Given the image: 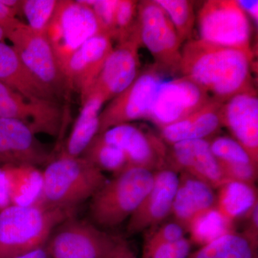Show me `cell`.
<instances>
[{
  "instance_id": "obj_20",
  "label": "cell",
  "mask_w": 258,
  "mask_h": 258,
  "mask_svg": "<svg viewBox=\"0 0 258 258\" xmlns=\"http://www.w3.org/2000/svg\"><path fill=\"white\" fill-rule=\"evenodd\" d=\"M217 193L208 183L186 173H179L170 215L188 232L198 217L216 207Z\"/></svg>"
},
{
  "instance_id": "obj_28",
  "label": "cell",
  "mask_w": 258,
  "mask_h": 258,
  "mask_svg": "<svg viewBox=\"0 0 258 258\" xmlns=\"http://www.w3.org/2000/svg\"><path fill=\"white\" fill-rule=\"evenodd\" d=\"M232 224L224 220L216 209H212L198 217L191 223L189 231L191 242L202 244L208 243L227 232H232Z\"/></svg>"
},
{
  "instance_id": "obj_13",
  "label": "cell",
  "mask_w": 258,
  "mask_h": 258,
  "mask_svg": "<svg viewBox=\"0 0 258 258\" xmlns=\"http://www.w3.org/2000/svg\"><path fill=\"white\" fill-rule=\"evenodd\" d=\"M141 45L137 26L130 38L118 43L111 51L86 97L96 94L106 102L128 88L141 73L139 57Z\"/></svg>"
},
{
  "instance_id": "obj_33",
  "label": "cell",
  "mask_w": 258,
  "mask_h": 258,
  "mask_svg": "<svg viewBox=\"0 0 258 258\" xmlns=\"http://www.w3.org/2000/svg\"><path fill=\"white\" fill-rule=\"evenodd\" d=\"M191 240L186 237L169 243L144 246L142 258H187L191 252Z\"/></svg>"
},
{
  "instance_id": "obj_5",
  "label": "cell",
  "mask_w": 258,
  "mask_h": 258,
  "mask_svg": "<svg viewBox=\"0 0 258 258\" xmlns=\"http://www.w3.org/2000/svg\"><path fill=\"white\" fill-rule=\"evenodd\" d=\"M7 39L24 66L52 96H67L71 88L45 33L18 20Z\"/></svg>"
},
{
  "instance_id": "obj_10",
  "label": "cell",
  "mask_w": 258,
  "mask_h": 258,
  "mask_svg": "<svg viewBox=\"0 0 258 258\" xmlns=\"http://www.w3.org/2000/svg\"><path fill=\"white\" fill-rule=\"evenodd\" d=\"M164 70L156 64L141 71L128 88L113 98L100 114L98 134L115 125L147 119Z\"/></svg>"
},
{
  "instance_id": "obj_34",
  "label": "cell",
  "mask_w": 258,
  "mask_h": 258,
  "mask_svg": "<svg viewBox=\"0 0 258 258\" xmlns=\"http://www.w3.org/2000/svg\"><path fill=\"white\" fill-rule=\"evenodd\" d=\"M118 0H95L91 6L102 34L113 40L115 35V18Z\"/></svg>"
},
{
  "instance_id": "obj_37",
  "label": "cell",
  "mask_w": 258,
  "mask_h": 258,
  "mask_svg": "<svg viewBox=\"0 0 258 258\" xmlns=\"http://www.w3.org/2000/svg\"><path fill=\"white\" fill-rule=\"evenodd\" d=\"M248 222L242 234L252 243L258 245V203L248 214Z\"/></svg>"
},
{
  "instance_id": "obj_3",
  "label": "cell",
  "mask_w": 258,
  "mask_h": 258,
  "mask_svg": "<svg viewBox=\"0 0 258 258\" xmlns=\"http://www.w3.org/2000/svg\"><path fill=\"white\" fill-rule=\"evenodd\" d=\"M108 180L87 159L59 154L42 171L41 192L36 204L76 210L79 204L92 198Z\"/></svg>"
},
{
  "instance_id": "obj_4",
  "label": "cell",
  "mask_w": 258,
  "mask_h": 258,
  "mask_svg": "<svg viewBox=\"0 0 258 258\" xmlns=\"http://www.w3.org/2000/svg\"><path fill=\"white\" fill-rule=\"evenodd\" d=\"M154 182V172L129 166L108 181L91 198L90 215L95 225H120L138 208Z\"/></svg>"
},
{
  "instance_id": "obj_1",
  "label": "cell",
  "mask_w": 258,
  "mask_h": 258,
  "mask_svg": "<svg viewBox=\"0 0 258 258\" xmlns=\"http://www.w3.org/2000/svg\"><path fill=\"white\" fill-rule=\"evenodd\" d=\"M251 50L213 45L201 39L189 40L181 50L179 71L183 77L225 103L253 87Z\"/></svg>"
},
{
  "instance_id": "obj_6",
  "label": "cell",
  "mask_w": 258,
  "mask_h": 258,
  "mask_svg": "<svg viewBox=\"0 0 258 258\" xmlns=\"http://www.w3.org/2000/svg\"><path fill=\"white\" fill-rule=\"evenodd\" d=\"M101 33L92 8L80 0H59L45 31L61 69L85 42Z\"/></svg>"
},
{
  "instance_id": "obj_18",
  "label": "cell",
  "mask_w": 258,
  "mask_h": 258,
  "mask_svg": "<svg viewBox=\"0 0 258 258\" xmlns=\"http://www.w3.org/2000/svg\"><path fill=\"white\" fill-rule=\"evenodd\" d=\"M167 167L186 173L208 183L215 189L227 182L206 139L184 141L168 146Z\"/></svg>"
},
{
  "instance_id": "obj_30",
  "label": "cell",
  "mask_w": 258,
  "mask_h": 258,
  "mask_svg": "<svg viewBox=\"0 0 258 258\" xmlns=\"http://www.w3.org/2000/svg\"><path fill=\"white\" fill-rule=\"evenodd\" d=\"M58 0H22L20 13L28 20V26L45 33L55 13Z\"/></svg>"
},
{
  "instance_id": "obj_42",
  "label": "cell",
  "mask_w": 258,
  "mask_h": 258,
  "mask_svg": "<svg viewBox=\"0 0 258 258\" xmlns=\"http://www.w3.org/2000/svg\"><path fill=\"white\" fill-rule=\"evenodd\" d=\"M18 19H17L14 23H12L11 25H0V42H4L5 39L8 38V34H9L10 30L14 28L15 25L18 23Z\"/></svg>"
},
{
  "instance_id": "obj_7",
  "label": "cell",
  "mask_w": 258,
  "mask_h": 258,
  "mask_svg": "<svg viewBox=\"0 0 258 258\" xmlns=\"http://www.w3.org/2000/svg\"><path fill=\"white\" fill-rule=\"evenodd\" d=\"M200 38L220 46L251 50L250 25L237 1L205 2L198 16Z\"/></svg>"
},
{
  "instance_id": "obj_32",
  "label": "cell",
  "mask_w": 258,
  "mask_h": 258,
  "mask_svg": "<svg viewBox=\"0 0 258 258\" xmlns=\"http://www.w3.org/2000/svg\"><path fill=\"white\" fill-rule=\"evenodd\" d=\"M137 7L138 2L118 0L113 37L118 43L128 40L137 30Z\"/></svg>"
},
{
  "instance_id": "obj_22",
  "label": "cell",
  "mask_w": 258,
  "mask_h": 258,
  "mask_svg": "<svg viewBox=\"0 0 258 258\" xmlns=\"http://www.w3.org/2000/svg\"><path fill=\"white\" fill-rule=\"evenodd\" d=\"M0 82L32 101H57L24 66L13 47L0 42Z\"/></svg>"
},
{
  "instance_id": "obj_25",
  "label": "cell",
  "mask_w": 258,
  "mask_h": 258,
  "mask_svg": "<svg viewBox=\"0 0 258 258\" xmlns=\"http://www.w3.org/2000/svg\"><path fill=\"white\" fill-rule=\"evenodd\" d=\"M217 191L215 209L232 225L235 220L247 216L258 203L257 188L252 185L227 181Z\"/></svg>"
},
{
  "instance_id": "obj_12",
  "label": "cell",
  "mask_w": 258,
  "mask_h": 258,
  "mask_svg": "<svg viewBox=\"0 0 258 258\" xmlns=\"http://www.w3.org/2000/svg\"><path fill=\"white\" fill-rule=\"evenodd\" d=\"M212 97L185 77L162 81L158 88L147 119L159 128L198 111Z\"/></svg>"
},
{
  "instance_id": "obj_35",
  "label": "cell",
  "mask_w": 258,
  "mask_h": 258,
  "mask_svg": "<svg viewBox=\"0 0 258 258\" xmlns=\"http://www.w3.org/2000/svg\"><path fill=\"white\" fill-rule=\"evenodd\" d=\"M186 231L183 226L176 221L162 224L158 228H154L144 240V246L169 243L181 240L185 237Z\"/></svg>"
},
{
  "instance_id": "obj_14",
  "label": "cell",
  "mask_w": 258,
  "mask_h": 258,
  "mask_svg": "<svg viewBox=\"0 0 258 258\" xmlns=\"http://www.w3.org/2000/svg\"><path fill=\"white\" fill-rule=\"evenodd\" d=\"M63 115L57 101H32L0 82V118L23 121L35 134L59 137Z\"/></svg>"
},
{
  "instance_id": "obj_9",
  "label": "cell",
  "mask_w": 258,
  "mask_h": 258,
  "mask_svg": "<svg viewBox=\"0 0 258 258\" xmlns=\"http://www.w3.org/2000/svg\"><path fill=\"white\" fill-rule=\"evenodd\" d=\"M137 26L141 45L147 47L157 64L166 71L179 70L181 42L170 19L155 1L138 3Z\"/></svg>"
},
{
  "instance_id": "obj_24",
  "label": "cell",
  "mask_w": 258,
  "mask_h": 258,
  "mask_svg": "<svg viewBox=\"0 0 258 258\" xmlns=\"http://www.w3.org/2000/svg\"><path fill=\"white\" fill-rule=\"evenodd\" d=\"M11 205H35L42 188V171L36 166H6L0 168Z\"/></svg>"
},
{
  "instance_id": "obj_38",
  "label": "cell",
  "mask_w": 258,
  "mask_h": 258,
  "mask_svg": "<svg viewBox=\"0 0 258 258\" xmlns=\"http://www.w3.org/2000/svg\"><path fill=\"white\" fill-rule=\"evenodd\" d=\"M107 258H137L128 242L119 237L114 248Z\"/></svg>"
},
{
  "instance_id": "obj_15",
  "label": "cell",
  "mask_w": 258,
  "mask_h": 258,
  "mask_svg": "<svg viewBox=\"0 0 258 258\" xmlns=\"http://www.w3.org/2000/svg\"><path fill=\"white\" fill-rule=\"evenodd\" d=\"M23 121L0 118V168L6 166L38 167L53 159L51 153Z\"/></svg>"
},
{
  "instance_id": "obj_23",
  "label": "cell",
  "mask_w": 258,
  "mask_h": 258,
  "mask_svg": "<svg viewBox=\"0 0 258 258\" xmlns=\"http://www.w3.org/2000/svg\"><path fill=\"white\" fill-rule=\"evenodd\" d=\"M104 98L88 95L82 103V109L60 154L69 157H81L99 132V118Z\"/></svg>"
},
{
  "instance_id": "obj_41",
  "label": "cell",
  "mask_w": 258,
  "mask_h": 258,
  "mask_svg": "<svg viewBox=\"0 0 258 258\" xmlns=\"http://www.w3.org/2000/svg\"><path fill=\"white\" fill-rule=\"evenodd\" d=\"M14 258H50L46 247H43L41 248L35 249V250L32 251V252H28L23 255L18 256V257Z\"/></svg>"
},
{
  "instance_id": "obj_11",
  "label": "cell",
  "mask_w": 258,
  "mask_h": 258,
  "mask_svg": "<svg viewBox=\"0 0 258 258\" xmlns=\"http://www.w3.org/2000/svg\"><path fill=\"white\" fill-rule=\"evenodd\" d=\"M98 135L124 153L128 166L153 172L167 167L168 146L160 136L131 123L115 125Z\"/></svg>"
},
{
  "instance_id": "obj_29",
  "label": "cell",
  "mask_w": 258,
  "mask_h": 258,
  "mask_svg": "<svg viewBox=\"0 0 258 258\" xmlns=\"http://www.w3.org/2000/svg\"><path fill=\"white\" fill-rule=\"evenodd\" d=\"M174 25L180 41L189 40L193 33L195 17L193 3L188 0H156Z\"/></svg>"
},
{
  "instance_id": "obj_21",
  "label": "cell",
  "mask_w": 258,
  "mask_h": 258,
  "mask_svg": "<svg viewBox=\"0 0 258 258\" xmlns=\"http://www.w3.org/2000/svg\"><path fill=\"white\" fill-rule=\"evenodd\" d=\"M224 103L212 98L208 103L182 119L160 128V137L167 146L197 139H210L221 130Z\"/></svg>"
},
{
  "instance_id": "obj_26",
  "label": "cell",
  "mask_w": 258,
  "mask_h": 258,
  "mask_svg": "<svg viewBox=\"0 0 258 258\" xmlns=\"http://www.w3.org/2000/svg\"><path fill=\"white\" fill-rule=\"evenodd\" d=\"M257 247L242 232L232 231L201 246L187 258H257Z\"/></svg>"
},
{
  "instance_id": "obj_40",
  "label": "cell",
  "mask_w": 258,
  "mask_h": 258,
  "mask_svg": "<svg viewBox=\"0 0 258 258\" xmlns=\"http://www.w3.org/2000/svg\"><path fill=\"white\" fill-rule=\"evenodd\" d=\"M239 5H240L242 9L244 10L246 14H248L249 16L253 19L254 21L257 23V1H237Z\"/></svg>"
},
{
  "instance_id": "obj_17",
  "label": "cell",
  "mask_w": 258,
  "mask_h": 258,
  "mask_svg": "<svg viewBox=\"0 0 258 258\" xmlns=\"http://www.w3.org/2000/svg\"><path fill=\"white\" fill-rule=\"evenodd\" d=\"M113 49L111 37L105 34H98L85 42L64 64L63 73L69 87L80 93L81 103Z\"/></svg>"
},
{
  "instance_id": "obj_27",
  "label": "cell",
  "mask_w": 258,
  "mask_h": 258,
  "mask_svg": "<svg viewBox=\"0 0 258 258\" xmlns=\"http://www.w3.org/2000/svg\"><path fill=\"white\" fill-rule=\"evenodd\" d=\"M81 157L87 159L98 169L108 171L113 176L129 167L124 153L118 147L107 143L97 135Z\"/></svg>"
},
{
  "instance_id": "obj_36",
  "label": "cell",
  "mask_w": 258,
  "mask_h": 258,
  "mask_svg": "<svg viewBox=\"0 0 258 258\" xmlns=\"http://www.w3.org/2000/svg\"><path fill=\"white\" fill-rule=\"evenodd\" d=\"M227 181H237L255 186L257 166L252 164H227L218 162Z\"/></svg>"
},
{
  "instance_id": "obj_31",
  "label": "cell",
  "mask_w": 258,
  "mask_h": 258,
  "mask_svg": "<svg viewBox=\"0 0 258 258\" xmlns=\"http://www.w3.org/2000/svg\"><path fill=\"white\" fill-rule=\"evenodd\" d=\"M212 154L218 162L227 164H252L258 166L247 151L235 139L216 136L209 140Z\"/></svg>"
},
{
  "instance_id": "obj_39",
  "label": "cell",
  "mask_w": 258,
  "mask_h": 258,
  "mask_svg": "<svg viewBox=\"0 0 258 258\" xmlns=\"http://www.w3.org/2000/svg\"><path fill=\"white\" fill-rule=\"evenodd\" d=\"M18 13L17 10L8 8L0 0V25H11L17 20L16 15Z\"/></svg>"
},
{
  "instance_id": "obj_16",
  "label": "cell",
  "mask_w": 258,
  "mask_h": 258,
  "mask_svg": "<svg viewBox=\"0 0 258 258\" xmlns=\"http://www.w3.org/2000/svg\"><path fill=\"white\" fill-rule=\"evenodd\" d=\"M179 183V174L169 167L154 172V182L149 192L129 217L127 233L136 235L157 227L170 215Z\"/></svg>"
},
{
  "instance_id": "obj_8",
  "label": "cell",
  "mask_w": 258,
  "mask_h": 258,
  "mask_svg": "<svg viewBox=\"0 0 258 258\" xmlns=\"http://www.w3.org/2000/svg\"><path fill=\"white\" fill-rule=\"evenodd\" d=\"M58 227L45 245L50 258H107L119 239L74 217Z\"/></svg>"
},
{
  "instance_id": "obj_19",
  "label": "cell",
  "mask_w": 258,
  "mask_h": 258,
  "mask_svg": "<svg viewBox=\"0 0 258 258\" xmlns=\"http://www.w3.org/2000/svg\"><path fill=\"white\" fill-rule=\"evenodd\" d=\"M222 124L258 164V96L252 87L223 103Z\"/></svg>"
},
{
  "instance_id": "obj_2",
  "label": "cell",
  "mask_w": 258,
  "mask_h": 258,
  "mask_svg": "<svg viewBox=\"0 0 258 258\" xmlns=\"http://www.w3.org/2000/svg\"><path fill=\"white\" fill-rule=\"evenodd\" d=\"M75 210L10 205L0 210V258H14L46 245L53 230Z\"/></svg>"
}]
</instances>
